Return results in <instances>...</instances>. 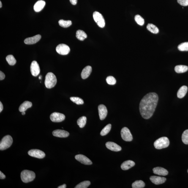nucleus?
I'll return each mask as SVG.
<instances>
[{
	"label": "nucleus",
	"mask_w": 188,
	"mask_h": 188,
	"mask_svg": "<svg viewBox=\"0 0 188 188\" xmlns=\"http://www.w3.org/2000/svg\"><path fill=\"white\" fill-rule=\"evenodd\" d=\"M106 81L108 84L113 85L116 83V80L114 77L112 76H109L107 77Z\"/></svg>",
	"instance_id": "nucleus-37"
},
{
	"label": "nucleus",
	"mask_w": 188,
	"mask_h": 188,
	"mask_svg": "<svg viewBox=\"0 0 188 188\" xmlns=\"http://www.w3.org/2000/svg\"><path fill=\"white\" fill-rule=\"evenodd\" d=\"M177 2L181 6H188V0H177Z\"/></svg>",
	"instance_id": "nucleus-38"
},
{
	"label": "nucleus",
	"mask_w": 188,
	"mask_h": 188,
	"mask_svg": "<svg viewBox=\"0 0 188 188\" xmlns=\"http://www.w3.org/2000/svg\"><path fill=\"white\" fill-rule=\"evenodd\" d=\"M32 106V104L29 101H25L20 105L19 110L20 112H25L28 108H31Z\"/></svg>",
	"instance_id": "nucleus-23"
},
{
	"label": "nucleus",
	"mask_w": 188,
	"mask_h": 188,
	"mask_svg": "<svg viewBox=\"0 0 188 188\" xmlns=\"http://www.w3.org/2000/svg\"><path fill=\"white\" fill-rule=\"evenodd\" d=\"M3 109V106L1 102H0V112H2Z\"/></svg>",
	"instance_id": "nucleus-42"
},
{
	"label": "nucleus",
	"mask_w": 188,
	"mask_h": 188,
	"mask_svg": "<svg viewBox=\"0 0 188 188\" xmlns=\"http://www.w3.org/2000/svg\"><path fill=\"white\" fill-rule=\"evenodd\" d=\"M135 19L136 22L140 26H142L144 25L145 23L144 19L140 15H136L135 17Z\"/></svg>",
	"instance_id": "nucleus-34"
},
{
	"label": "nucleus",
	"mask_w": 188,
	"mask_h": 188,
	"mask_svg": "<svg viewBox=\"0 0 188 188\" xmlns=\"http://www.w3.org/2000/svg\"><path fill=\"white\" fill-rule=\"evenodd\" d=\"M92 67L91 66H88L85 67L83 69L81 74V76L83 79H85L89 77L92 72Z\"/></svg>",
	"instance_id": "nucleus-19"
},
{
	"label": "nucleus",
	"mask_w": 188,
	"mask_h": 188,
	"mask_svg": "<svg viewBox=\"0 0 188 188\" xmlns=\"http://www.w3.org/2000/svg\"><path fill=\"white\" fill-rule=\"evenodd\" d=\"M70 2L73 5H76L77 2V0H69Z\"/></svg>",
	"instance_id": "nucleus-41"
},
{
	"label": "nucleus",
	"mask_w": 188,
	"mask_h": 188,
	"mask_svg": "<svg viewBox=\"0 0 188 188\" xmlns=\"http://www.w3.org/2000/svg\"><path fill=\"white\" fill-rule=\"evenodd\" d=\"M57 83L56 78L54 74L50 72L45 76V84L46 88H51L54 87Z\"/></svg>",
	"instance_id": "nucleus-2"
},
{
	"label": "nucleus",
	"mask_w": 188,
	"mask_h": 188,
	"mask_svg": "<svg viewBox=\"0 0 188 188\" xmlns=\"http://www.w3.org/2000/svg\"><path fill=\"white\" fill-rule=\"evenodd\" d=\"M153 173L155 174L160 176H166L168 174V172L165 169L162 167H157L153 169Z\"/></svg>",
	"instance_id": "nucleus-18"
},
{
	"label": "nucleus",
	"mask_w": 188,
	"mask_h": 188,
	"mask_svg": "<svg viewBox=\"0 0 188 188\" xmlns=\"http://www.w3.org/2000/svg\"><path fill=\"white\" fill-rule=\"evenodd\" d=\"M175 72L177 73H184V72H187L188 70V67L187 66L182 65L176 66L175 68Z\"/></svg>",
	"instance_id": "nucleus-24"
},
{
	"label": "nucleus",
	"mask_w": 188,
	"mask_h": 188,
	"mask_svg": "<svg viewBox=\"0 0 188 188\" xmlns=\"http://www.w3.org/2000/svg\"><path fill=\"white\" fill-rule=\"evenodd\" d=\"M58 23L60 26L64 28L68 27L72 25V22L70 20L66 21V20H60Z\"/></svg>",
	"instance_id": "nucleus-27"
},
{
	"label": "nucleus",
	"mask_w": 188,
	"mask_h": 188,
	"mask_svg": "<svg viewBox=\"0 0 188 188\" xmlns=\"http://www.w3.org/2000/svg\"><path fill=\"white\" fill-rule=\"evenodd\" d=\"M135 164V163L132 160L126 161L122 164L121 168L123 170H128L133 167Z\"/></svg>",
	"instance_id": "nucleus-21"
},
{
	"label": "nucleus",
	"mask_w": 188,
	"mask_h": 188,
	"mask_svg": "<svg viewBox=\"0 0 188 188\" xmlns=\"http://www.w3.org/2000/svg\"><path fill=\"white\" fill-rule=\"evenodd\" d=\"M70 100L77 104V105H82L84 104V101L82 99L78 97H71Z\"/></svg>",
	"instance_id": "nucleus-35"
},
{
	"label": "nucleus",
	"mask_w": 188,
	"mask_h": 188,
	"mask_svg": "<svg viewBox=\"0 0 188 188\" xmlns=\"http://www.w3.org/2000/svg\"><path fill=\"white\" fill-rule=\"evenodd\" d=\"M52 134L54 136L60 138H66L69 135V133L67 131L59 129L53 131Z\"/></svg>",
	"instance_id": "nucleus-16"
},
{
	"label": "nucleus",
	"mask_w": 188,
	"mask_h": 188,
	"mask_svg": "<svg viewBox=\"0 0 188 188\" xmlns=\"http://www.w3.org/2000/svg\"><path fill=\"white\" fill-rule=\"evenodd\" d=\"M99 118L101 120L105 119L107 114V110L106 107L104 105H100L98 107Z\"/></svg>",
	"instance_id": "nucleus-13"
},
{
	"label": "nucleus",
	"mask_w": 188,
	"mask_h": 188,
	"mask_svg": "<svg viewBox=\"0 0 188 188\" xmlns=\"http://www.w3.org/2000/svg\"><path fill=\"white\" fill-rule=\"evenodd\" d=\"M182 140L184 144L188 145V129L183 132L182 135Z\"/></svg>",
	"instance_id": "nucleus-36"
},
{
	"label": "nucleus",
	"mask_w": 188,
	"mask_h": 188,
	"mask_svg": "<svg viewBox=\"0 0 188 188\" xmlns=\"http://www.w3.org/2000/svg\"><path fill=\"white\" fill-rule=\"evenodd\" d=\"M75 158L79 162L85 165H91L92 162L86 156L82 154L77 155L75 156Z\"/></svg>",
	"instance_id": "nucleus-12"
},
{
	"label": "nucleus",
	"mask_w": 188,
	"mask_h": 188,
	"mask_svg": "<svg viewBox=\"0 0 188 188\" xmlns=\"http://www.w3.org/2000/svg\"><path fill=\"white\" fill-rule=\"evenodd\" d=\"M158 100L157 94L154 92L147 94L143 98L140 105V112L142 117L148 119L152 116Z\"/></svg>",
	"instance_id": "nucleus-1"
},
{
	"label": "nucleus",
	"mask_w": 188,
	"mask_h": 188,
	"mask_svg": "<svg viewBox=\"0 0 188 188\" xmlns=\"http://www.w3.org/2000/svg\"><path fill=\"white\" fill-rule=\"evenodd\" d=\"M169 143L168 138L166 137H162L156 140L154 145L156 149H160L167 147L169 145Z\"/></svg>",
	"instance_id": "nucleus-4"
},
{
	"label": "nucleus",
	"mask_w": 188,
	"mask_h": 188,
	"mask_svg": "<svg viewBox=\"0 0 188 188\" xmlns=\"http://www.w3.org/2000/svg\"><path fill=\"white\" fill-rule=\"evenodd\" d=\"M76 37L80 41H83L87 37V35L84 31L79 30L76 31Z\"/></svg>",
	"instance_id": "nucleus-25"
},
{
	"label": "nucleus",
	"mask_w": 188,
	"mask_h": 188,
	"mask_svg": "<svg viewBox=\"0 0 188 188\" xmlns=\"http://www.w3.org/2000/svg\"><path fill=\"white\" fill-rule=\"evenodd\" d=\"M66 185L65 184L62 185L58 187V188H66Z\"/></svg>",
	"instance_id": "nucleus-43"
},
{
	"label": "nucleus",
	"mask_w": 188,
	"mask_h": 188,
	"mask_svg": "<svg viewBox=\"0 0 188 188\" xmlns=\"http://www.w3.org/2000/svg\"><path fill=\"white\" fill-rule=\"evenodd\" d=\"M28 154L32 157L38 159H43L45 156V153L41 150L37 149H33L30 150Z\"/></svg>",
	"instance_id": "nucleus-10"
},
{
	"label": "nucleus",
	"mask_w": 188,
	"mask_h": 188,
	"mask_svg": "<svg viewBox=\"0 0 188 188\" xmlns=\"http://www.w3.org/2000/svg\"><path fill=\"white\" fill-rule=\"evenodd\" d=\"M106 146L108 149L112 151H121L122 149L121 146L113 142H107Z\"/></svg>",
	"instance_id": "nucleus-15"
},
{
	"label": "nucleus",
	"mask_w": 188,
	"mask_h": 188,
	"mask_svg": "<svg viewBox=\"0 0 188 188\" xmlns=\"http://www.w3.org/2000/svg\"><path fill=\"white\" fill-rule=\"evenodd\" d=\"M25 112H22V114L23 115H24L25 114Z\"/></svg>",
	"instance_id": "nucleus-45"
},
{
	"label": "nucleus",
	"mask_w": 188,
	"mask_h": 188,
	"mask_svg": "<svg viewBox=\"0 0 188 188\" xmlns=\"http://www.w3.org/2000/svg\"><path fill=\"white\" fill-rule=\"evenodd\" d=\"M50 120L54 122H60L64 120L65 116L64 114L57 112L52 113L50 116Z\"/></svg>",
	"instance_id": "nucleus-9"
},
{
	"label": "nucleus",
	"mask_w": 188,
	"mask_h": 188,
	"mask_svg": "<svg viewBox=\"0 0 188 188\" xmlns=\"http://www.w3.org/2000/svg\"><path fill=\"white\" fill-rule=\"evenodd\" d=\"M86 118L83 116L77 120V124L80 128H83L86 124Z\"/></svg>",
	"instance_id": "nucleus-28"
},
{
	"label": "nucleus",
	"mask_w": 188,
	"mask_h": 188,
	"mask_svg": "<svg viewBox=\"0 0 188 188\" xmlns=\"http://www.w3.org/2000/svg\"><path fill=\"white\" fill-rule=\"evenodd\" d=\"M35 177V173L31 171L24 170L21 173L22 181L25 183H28L33 181Z\"/></svg>",
	"instance_id": "nucleus-3"
},
{
	"label": "nucleus",
	"mask_w": 188,
	"mask_h": 188,
	"mask_svg": "<svg viewBox=\"0 0 188 188\" xmlns=\"http://www.w3.org/2000/svg\"><path fill=\"white\" fill-rule=\"evenodd\" d=\"M45 1L40 0L36 2L34 7V10L36 12H38L41 11L45 5Z\"/></svg>",
	"instance_id": "nucleus-20"
},
{
	"label": "nucleus",
	"mask_w": 188,
	"mask_h": 188,
	"mask_svg": "<svg viewBox=\"0 0 188 188\" xmlns=\"http://www.w3.org/2000/svg\"><path fill=\"white\" fill-rule=\"evenodd\" d=\"M13 141L11 136L7 135L3 137L0 143V149L4 150L7 149L11 145Z\"/></svg>",
	"instance_id": "nucleus-5"
},
{
	"label": "nucleus",
	"mask_w": 188,
	"mask_h": 188,
	"mask_svg": "<svg viewBox=\"0 0 188 188\" xmlns=\"http://www.w3.org/2000/svg\"><path fill=\"white\" fill-rule=\"evenodd\" d=\"M178 48L180 51H188V42L183 43L178 46Z\"/></svg>",
	"instance_id": "nucleus-32"
},
{
	"label": "nucleus",
	"mask_w": 188,
	"mask_h": 188,
	"mask_svg": "<svg viewBox=\"0 0 188 188\" xmlns=\"http://www.w3.org/2000/svg\"><path fill=\"white\" fill-rule=\"evenodd\" d=\"M132 186L133 188H143L145 187V184L143 181H137L132 183Z\"/></svg>",
	"instance_id": "nucleus-29"
},
{
	"label": "nucleus",
	"mask_w": 188,
	"mask_h": 188,
	"mask_svg": "<svg viewBox=\"0 0 188 188\" xmlns=\"http://www.w3.org/2000/svg\"><path fill=\"white\" fill-rule=\"evenodd\" d=\"M93 18L99 27L101 28L104 27L105 26V20L102 14L97 11L94 12L93 13Z\"/></svg>",
	"instance_id": "nucleus-6"
},
{
	"label": "nucleus",
	"mask_w": 188,
	"mask_h": 188,
	"mask_svg": "<svg viewBox=\"0 0 188 188\" xmlns=\"http://www.w3.org/2000/svg\"><path fill=\"white\" fill-rule=\"evenodd\" d=\"M56 50L58 53L62 55L68 54L70 51L69 47L66 44H59L56 47Z\"/></svg>",
	"instance_id": "nucleus-8"
},
{
	"label": "nucleus",
	"mask_w": 188,
	"mask_h": 188,
	"mask_svg": "<svg viewBox=\"0 0 188 188\" xmlns=\"http://www.w3.org/2000/svg\"><path fill=\"white\" fill-rule=\"evenodd\" d=\"M121 134L122 138L124 141H131L132 140L133 137L132 134L127 128H123L121 130Z\"/></svg>",
	"instance_id": "nucleus-7"
},
{
	"label": "nucleus",
	"mask_w": 188,
	"mask_h": 188,
	"mask_svg": "<svg viewBox=\"0 0 188 188\" xmlns=\"http://www.w3.org/2000/svg\"><path fill=\"white\" fill-rule=\"evenodd\" d=\"M187 172H188V169L187 170Z\"/></svg>",
	"instance_id": "nucleus-47"
},
{
	"label": "nucleus",
	"mask_w": 188,
	"mask_h": 188,
	"mask_svg": "<svg viewBox=\"0 0 188 188\" xmlns=\"http://www.w3.org/2000/svg\"><path fill=\"white\" fill-rule=\"evenodd\" d=\"M0 5H1V6H0V8H1V7H2V3H1V1H0Z\"/></svg>",
	"instance_id": "nucleus-44"
},
{
	"label": "nucleus",
	"mask_w": 188,
	"mask_h": 188,
	"mask_svg": "<svg viewBox=\"0 0 188 188\" xmlns=\"http://www.w3.org/2000/svg\"><path fill=\"white\" fill-rule=\"evenodd\" d=\"M150 179L151 182L155 185L163 184L166 181V178L165 177L156 176H151Z\"/></svg>",
	"instance_id": "nucleus-17"
},
{
	"label": "nucleus",
	"mask_w": 188,
	"mask_h": 188,
	"mask_svg": "<svg viewBox=\"0 0 188 188\" xmlns=\"http://www.w3.org/2000/svg\"><path fill=\"white\" fill-rule=\"evenodd\" d=\"M91 184L89 181H84L82 182L76 186L75 188H88Z\"/></svg>",
	"instance_id": "nucleus-33"
},
{
	"label": "nucleus",
	"mask_w": 188,
	"mask_h": 188,
	"mask_svg": "<svg viewBox=\"0 0 188 188\" xmlns=\"http://www.w3.org/2000/svg\"><path fill=\"white\" fill-rule=\"evenodd\" d=\"M188 90V88L187 86L184 85L181 86L179 89L178 90L177 94V97L179 98H182L186 95Z\"/></svg>",
	"instance_id": "nucleus-22"
},
{
	"label": "nucleus",
	"mask_w": 188,
	"mask_h": 188,
	"mask_svg": "<svg viewBox=\"0 0 188 188\" xmlns=\"http://www.w3.org/2000/svg\"><path fill=\"white\" fill-rule=\"evenodd\" d=\"M5 177V175L1 171H0V178H1V179H4Z\"/></svg>",
	"instance_id": "nucleus-40"
},
{
	"label": "nucleus",
	"mask_w": 188,
	"mask_h": 188,
	"mask_svg": "<svg viewBox=\"0 0 188 188\" xmlns=\"http://www.w3.org/2000/svg\"><path fill=\"white\" fill-rule=\"evenodd\" d=\"M6 60L11 66H13L16 63L17 61L14 56L12 55H9L6 56Z\"/></svg>",
	"instance_id": "nucleus-30"
},
{
	"label": "nucleus",
	"mask_w": 188,
	"mask_h": 188,
	"mask_svg": "<svg viewBox=\"0 0 188 188\" xmlns=\"http://www.w3.org/2000/svg\"><path fill=\"white\" fill-rule=\"evenodd\" d=\"M41 38V36L40 35H37L32 37L28 38L25 39L24 43L28 45L35 44L37 43Z\"/></svg>",
	"instance_id": "nucleus-14"
},
{
	"label": "nucleus",
	"mask_w": 188,
	"mask_h": 188,
	"mask_svg": "<svg viewBox=\"0 0 188 188\" xmlns=\"http://www.w3.org/2000/svg\"><path fill=\"white\" fill-rule=\"evenodd\" d=\"M30 69L31 74L33 76H37L40 73V67L38 63L36 61H33L31 63Z\"/></svg>",
	"instance_id": "nucleus-11"
},
{
	"label": "nucleus",
	"mask_w": 188,
	"mask_h": 188,
	"mask_svg": "<svg viewBox=\"0 0 188 188\" xmlns=\"http://www.w3.org/2000/svg\"><path fill=\"white\" fill-rule=\"evenodd\" d=\"M147 28L148 31L154 34H157L159 32V29L157 27L153 24H148L147 26Z\"/></svg>",
	"instance_id": "nucleus-26"
},
{
	"label": "nucleus",
	"mask_w": 188,
	"mask_h": 188,
	"mask_svg": "<svg viewBox=\"0 0 188 188\" xmlns=\"http://www.w3.org/2000/svg\"><path fill=\"white\" fill-rule=\"evenodd\" d=\"M5 75L1 71L0 72V80H3L5 78Z\"/></svg>",
	"instance_id": "nucleus-39"
},
{
	"label": "nucleus",
	"mask_w": 188,
	"mask_h": 188,
	"mask_svg": "<svg viewBox=\"0 0 188 188\" xmlns=\"http://www.w3.org/2000/svg\"><path fill=\"white\" fill-rule=\"evenodd\" d=\"M41 78H42V76H40L39 77V80H41Z\"/></svg>",
	"instance_id": "nucleus-46"
},
{
	"label": "nucleus",
	"mask_w": 188,
	"mask_h": 188,
	"mask_svg": "<svg viewBox=\"0 0 188 188\" xmlns=\"http://www.w3.org/2000/svg\"><path fill=\"white\" fill-rule=\"evenodd\" d=\"M111 124H109L104 128L100 132V135L102 136L107 135L110 132L111 129Z\"/></svg>",
	"instance_id": "nucleus-31"
}]
</instances>
